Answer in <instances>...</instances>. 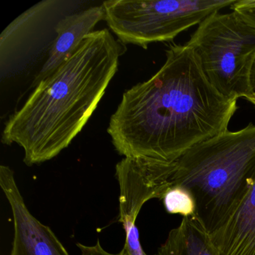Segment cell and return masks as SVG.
<instances>
[{
    "label": "cell",
    "mask_w": 255,
    "mask_h": 255,
    "mask_svg": "<svg viewBox=\"0 0 255 255\" xmlns=\"http://www.w3.org/2000/svg\"><path fill=\"white\" fill-rule=\"evenodd\" d=\"M105 17L102 4L61 19L55 26L56 37L50 46L48 58L34 78L31 89L53 74L74 53L81 41L94 32L95 26L101 20H105Z\"/></svg>",
    "instance_id": "obj_7"
},
{
    "label": "cell",
    "mask_w": 255,
    "mask_h": 255,
    "mask_svg": "<svg viewBox=\"0 0 255 255\" xmlns=\"http://www.w3.org/2000/svg\"><path fill=\"white\" fill-rule=\"evenodd\" d=\"M251 89H252L253 95H255V60L252 66V72L250 77Z\"/></svg>",
    "instance_id": "obj_13"
},
{
    "label": "cell",
    "mask_w": 255,
    "mask_h": 255,
    "mask_svg": "<svg viewBox=\"0 0 255 255\" xmlns=\"http://www.w3.org/2000/svg\"><path fill=\"white\" fill-rule=\"evenodd\" d=\"M162 201L165 210L170 214L180 215L183 218L195 217V199L185 188L171 186L162 197Z\"/></svg>",
    "instance_id": "obj_10"
},
{
    "label": "cell",
    "mask_w": 255,
    "mask_h": 255,
    "mask_svg": "<svg viewBox=\"0 0 255 255\" xmlns=\"http://www.w3.org/2000/svg\"><path fill=\"white\" fill-rule=\"evenodd\" d=\"M248 101H249V102L252 103V104H254V105L255 106V95H254L253 96L251 97L250 98H249Z\"/></svg>",
    "instance_id": "obj_14"
},
{
    "label": "cell",
    "mask_w": 255,
    "mask_h": 255,
    "mask_svg": "<svg viewBox=\"0 0 255 255\" xmlns=\"http://www.w3.org/2000/svg\"><path fill=\"white\" fill-rule=\"evenodd\" d=\"M237 0H109L103 2L105 20L124 44L147 49L171 41Z\"/></svg>",
    "instance_id": "obj_5"
},
{
    "label": "cell",
    "mask_w": 255,
    "mask_h": 255,
    "mask_svg": "<svg viewBox=\"0 0 255 255\" xmlns=\"http://www.w3.org/2000/svg\"><path fill=\"white\" fill-rule=\"evenodd\" d=\"M125 46L107 29L94 31L8 118L2 141L18 144L26 165L56 157L81 132L117 72Z\"/></svg>",
    "instance_id": "obj_2"
},
{
    "label": "cell",
    "mask_w": 255,
    "mask_h": 255,
    "mask_svg": "<svg viewBox=\"0 0 255 255\" xmlns=\"http://www.w3.org/2000/svg\"><path fill=\"white\" fill-rule=\"evenodd\" d=\"M231 8L246 23L255 28V0H237Z\"/></svg>",
    "instance_id": "obj_11"
},
{
    "label": "cell",
    "mask_w": 255,
    "mask_h": 255,
    "mask_svg": "<svg viewBox=\"0 0 255 255\" xmlns=\"http://www.w3.org/2000/svg\"><path fill=\"white\" fill-rule=\"evenodd\" d=\"M165 54L162 68L126 91L110 118L107 132L125 157L175 162L228 130L238 109L212 86L186 44L169 46Z\"/></svg>",
    "instance_id": "obj_1"
},
{
    "label": "cell",
    "mask_w": 255,
    "mask_h": 255,
    "mask_svg": "<svg viewBox=\"0 0 255 255\" xmlns=\"http://www.w3.org/2000/svg\"><path fill=\"white\" fill-rule=\"evenodd\" d=\"M210 237L220 255H255V182L235 212Z\"/></svg>",
    "instance_id": "obj_8"
},
{
    "label": "cell",
    "mask_w": 255,
    "mask_h": 255,
    "mask_svg": "<svg viewBox=\"0 0 255 255\" xmlns=\"http://www.w3.org/2000/svg\"><path fill=\"white\" fill-rule=\"evenodd\" d=\"M212 86L225 98L253 96L250 77L255 60V28L237 13H215L198 24L186 44Z\"/></svg>",
    "instance_id": "obj_4"
},
{
    "label": "cell",
    "mask_w": 255,
    "mask_h": 255,
    "mask_svg": "<svg viewBox=\"0 0 255 255\" xmlns=\"http://www.w3.org/2000/svg\"><path fill=\"white\" fill-rule=\"evenodd\" d=\"M156 255H220L198 221L195 217H186L170 231Z\"/></svg>",
    "instance_id": "obj_9"
},
{
    "label": "cell",
    "mask_w": 255,
    "mask_h": 255,
    "mask_svg": "<svg viewBox=\"0 0 255 255\" xmlns=\"http://www.w3.org/2000/svg\"><path fill=\"white\" fill-rule=\"evenodd\" d=\"M171 186L191 192L195 218L211 235L237 210L255 182V125L227 130L175 161Z\"/></svg>",
    "instance_id": "obj_3"
},
{
    "label": "cell",
    "mask_w": 255,
    "mask_h": 255,
    "mask_svg": "<svg viewBox=\"0 0 255 255\" xmlns=\"http://www.w3.org/2000/svg\"><path fill=\"white\" fill-rule=\"evenodd\" d=\"M77 246L81 252V255H128L124 249L118 254L110 253L101 246L99 241L94 246H85L81 243H77Z\"/></svg>",
    "instance_id": "obj_12"
},
{
    "label": "cell",
    "mask_w": 255,
    "mask_h": 255,
    "mask_svg": "<svg viewBox=\"0 0 255 255\" xmlns=\"http://www.w3.org/2000/svg\"><path fill=\"white\" fill-rule=\"evenodd\" d=\"M0 186L9 203L14 220L11 255H70L54 232L30 213L14 172L6 165L0 166Z\"/></svg>",
    "instance_id": "obj_6"
}]
</instances>
